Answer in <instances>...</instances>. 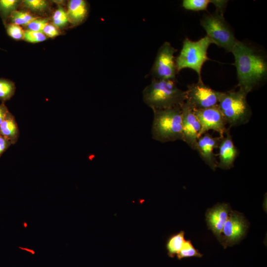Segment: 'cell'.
Returning a JSON list of instances; mask_svg holds the SVG:
<instances>
[{
    "label": "cell",
    "instance_id": "obj_1",
    "mask_svg": "<svg viewBox=\"0 0 267 267\" xmlns=\"http://www.w3.org/2000/svg\"><path fill=\"white\" fill-rule=\"evenodd\" d=\"M231 52L234 57L239 89L248 93L266 80L267 57L261 50L237 40Z\"/></svg>",
    "mask_w": 267,
    "mask_h": 267
},
{
    "label": "cell",
    "instance_id": "obj_2",
    "mask_svg": "<svg viewBox=\"0 0 267 267\" xmlns=\"http://www.w3.org/2000/svg\"><path fill=\"white\" fill-rule=\"evenodd\" d=\"M142 96L152 109H162L181 107L186 100V91L178 87L176 80L153 79L143 89Z\"/></svg>",
    "mask_w": 267,
    "mask_h": 267
},
{
    "label": "cell",
    "instance_id": "obj_3",
    "mask_svg": "<svg viewBox=\"0 0 267 267\" xmlns=\"http://www.w3.org/2000/svg\"><path fill=\"white\" fill-rule=\"evenodd\" d=\"M152 110L153 120L151 134L153 139L162 143L182 140L181 107Z\"/></svg>",
    "mask_w": 267,
    "mask_h": 267
},
{
    "label": "cell",
    "instance_id": "obj_4",
    "mask_svg": "<svg viewBox=\"0 0 267 267\" xmlns=\"http://www.w3.org/2000/svg\"><path fill=\"white\" fill-rule=\"evenodd\" d=\"M248 93L242 89L220 92L218 106L230 127L248 123L252 115Z\"/></svg>",
    "mask_w": 267,
    "mask_h": 267
},
{
    "label": "cell",
    "instance_id": "obj_5",
    "mask_svg": "<svg viewBox=\"0 0 267 267\" xmlns=\"http://www.w3.org/2000/svg\"><path fill=\"white\" fill-rule=\"evenodd\" d=\"M212 44L213 42L207 36L196 41L185 38L180 52L176 59L178 73L184 68H189L197 73L198 82H203L202 68L204 63L209 60L207 51Z\"/></svg>",
    "mask_w": 267,
    "mask_h": 267
},
{
    "label": "cell",
    "instance_id": "obj_6",
    "mask_svg": "<svg viewBox=\"0 0 267 267\" xmlns=\"http://www.w3.org/2000/svg\"><path fill=\"white\" fill-rule=\"evenodd\" d=\"M200 24L213 44L231 52L237 40L222 12L216 11L214 13L205 15Z\"/></svg>",
    "mask_w": 267,
    "mask_h": 267
},
{
    "label": "cell",
    "instance_id": "obj_7",
    "mask_svg": "<svg viewBox=\"0 0 267 267\" xmlns=\"http://www.w3.org/2000/svg\"><path fill=\"white\" fill-rule=\"evenodd\" d=\"M177 51L167 42L160 46L151 69L153 79L176 80L178 72L174 54Z\"/></svg>",
    "mask_w": 267,
    "mask_h": 267
},
{
    "label": "cell",
    "instance_id": "obj_8",
    "mask_svg": "<svg viewBox=\"0 0 267 267\" xmlns=\"http://www.w3.org/2000/svg\"><path fill=\"white\" fill-rule=\"evenodd\" d=\"M249 222L243 215L231 210L219 241L224 249L238 244L245 236Z\"/></svg>",
    "mask_w": 267,
    "mask_h": 267
},
{
    "label": "cell",
    "instance_id": "obj_9",
    "mask_svg": "<svg viewBox=\"0 0 267 267\" xmlns=\"http://www.w3.org/2000/svg\"><path fill=\"white\" fill-rule=\"evenodd\" d=\"M186 100L193 109H202L218 105L220 92L198 82L187 86Z\"/></svg>",
    "mask_w": 267,
    "mask_h": 267
},
{
    "label": "cell",
    "instance_id": "obj_10",
    "mask_svg": "<svg viewBox=\"0 0 267 267\" xmlns=\"http://www.w3.org/2000/svg\"><path fill=\"white\" fill-rule=\"evenodd\" d=\"M193 111L201 125L198 138L209 130L217 132L220 136L223 137L230 130L229 128L226 127L227 123L218 105Z\"/></svg>",
    "mask_w": 267,
    "mask_h": 267
},
{
    "label": "cell",
    "instance_id": "obj_11",
    "mask_svg": "<svg viewBox=\"0 0 267 267\" xmlns=\"http://www.w3.org/2000/svg\"><path fill=\"white\" fill-rule=\"evenodd\" d=\"M182 123V140L196 150L201 125L193 108L186 102L181 106Z\"/></svg>",
    "mask_w": 267,
    "mask_h": 267
},
{
    "label": "cell",
    "instance_id": "obj_12",
    "mask_svg": "<svg viewBox=\"0 0 267 267\" xmlns=\"http://www.w3.org/2000/svg\"><path fill=\"white\" fill-rule=\"evenodd\" d=\"M222 137H214L207 133L197 139L196 150L202 160L213 171L217 168L218 163L214 150L218 148Z\"/></svg>",
    "mask_w": 267,
    "mask_h": 267
},
{
    "label": "cell",
    "instance_id": "obj_13",
    "mask_svg": "<svg viewBox=\"0 0 267 267\" xmlns=\"http://www.w3.org/2000/svg\"><path fill=\"white\" fill-rule=\"evenodd\" d=\"M231 210L228 204L220 203L208 209L206 213V221L208 227L218 240H220L223 226Z\"/></svg>",
    "mask_w": 267,
    "mask_h": 267
},
{
    "label": "cell",
    "instance_id": "obj_14",
    "mask_svg": "<svg viewBox=\"0 0 267 267\" xmlns=\"http://www.w3.org/2000/svg\"><path fill=\"white\" fill-rule=\"evenodd\" d=\"M218 148L219 160L217 163V168L229 170L233 167L238 151L233 141L230 130L222 138Z\"/></svg>",
    "mask_w": 267,
    "mask_h": 267
},
{
    "label": "cell",
    "instance_id": "obj_15",
    "mask_svg": "<svg viewBox=\"0 0 267 267\" xmlns=\"http://www.w3.org/2000/svg\"><path fill=\"white\" fill-rule=\"evenodd\" d=\"M68 17L73 23L82 22L87 13L86 2L83 0H71L68 5Z\"/></svg>",
    "mask_w": 267,
    "mask_h": 267
},
{
    "label": "cell",
    "instance_id": "obj_16",
    "mask_svg": "<svg viewBox=\"0 0 267 267\" xmlns=\"http://www.w3.org/2000/svg\"><path fill=\"white\" fill-rule=\"evenodd\" d=\"M18 134V127L14 118L8 112L0 125V134L10 142H13L17 138Z\"/></svg>",
    "mask_w": 267,
    "mask_h": 267
},
{
    "label": "cell",
    "instance_id": "obj_17",
    "mask_svg": "<svg viewBox=\"0 0 267 267\" xmlns=\"http://www.w3.org/2000/svg\"><path fill=\"white\" fill-rule=\"evenodd\" d=\"M184 232L181 230L171 235L168 238L166 247L170 257H174L180 251L185 241Z\"/></svg>",
    "mask_w": 267,
    "mask_h": 267
},
{
    "label": "cell",
    "instance_id": "obj_18",
    "mask_svg": "<svg viewBox=\"0 0 267 267\" xmlns=\"http://www.w3.org/2000/svg\"><path fill=\"white\" fill-rule=\"evenodd\" d=\"M202 256L203 255L194 247L190 240H185L182 248L177 255L179 260L189 257L201 258Z\"/></svg>",
    "mask_w": 267,
    "mask_h": 267
},
{
    "label": "cell",
    "instance_id": "obj_19",
    "mask_svg": "<svg viewBox=\"0 0 267 267\" xmlns=\"http://www.w3.org/2000/svg\"><path fill=\"white\" fill-rule=\"evenodd\" d=\"M214 0H183L182 7L186 10L201 11L206 10L209 3H213Z\"/></svg>",
    "mask_w": 267,
    "mask_h": 267
},
{
    "label": "cell",
    "instance_id": "obj_20",
    "mask_svg": "<svg viewBox=\"0 0 267 267\" xmlns=\"http://www.w3.org/2000/svg\"><path fill=\"white\" fill-rule=\"evenodd\" d=\"M10 17L13 24L20 25H28L31 22L36 19L29 13L14 10L10 14Z\"/></svg>",
    "mask_w": 267,
    "mask_h": 267
},
{
    "label": "cell",
    "instance_id": "obj_21",
    "mask_svg": "<svg viewBox=\"0 0 267 267\" xmlns=\"http://www.w3.org/2000/svg\"><path fill=\"white\" fill-rule=\"evenodd\" d=\"M18 2L16 0H0V12L6 16L14 10Z\"/></svg>",
    "mask_w": 267,
    "mask_h": 267
},
{
    "label": "cell",
    "instance_id": "obj_22",
    "mask_svg": "<svg viewBox=\"0 0 267 267\" xmlns=\"http://www.w3.org/2000/svg\"><path fill=\"white\" fill-rule=\"evenodd\" d=\"M13 90V86L10 82L0 80V99H7L12 94Z\"/></svg>",
    "mask_w": 267,
    "mask_h": 267
},
{
    "label": "cell",
    "instance_id": "obj_23",
    "mask_svg": "<svg viewBox=\"0 0 267 267\" xmlns=\"http://www.w3.org/2000/svg\"><path fill=\"white\" fill-rule=\"evenodd\" d=\"M68 21L67 13L65 10L59 8L54 12L53 16V22L55 26L61 27L65 25Z\"/></svg>",
    "mask_w": 267,
    "mask_h": 267
},
{
    "label": "cell",
    "instance_id": "obj_24",
    "mask_svg": "<svg viewBox=\"0 0 267 267\" xmlns=\"http://www.w3.org/2000/svg\"><path fill=\"white\" fill-rule=\"evenodd\" d=\"M24 38L26 41L31 43L41 42L46 39V37L43 32L30 30L24 32Z\"/></svg>",
    "mask_w": 267,
    "mask_h": 267
},
{
    "label": "cell",
    "instance_id": "obj_25",
    "mask_svg": "<svg viewBox=\"0 0 267 267\" xmlns=\"http://www.w3.org/2000/svg\"><path fill=\"white\" fill-rule=\"evenodd\" d=\"M7 32L9 36L15 40H20L24 38V32L18 25L12 23L7 27Z\"/></svg>",
    "mask_w": 267,
    "mask_h": 267
},
{
    "label": "cell",
    "instance_id": "obj_26",
    "mask_svg": "<svg viewBox=\"0 0 267 267\" xmlns=\"http://www.w3.org/2000/svg\"><path fill=\"white\" fill-rule=\"evenodd\" d=\"M25 6L33 10H42L47 6L45 1L43 0H26L23 1Z\"/></svg>",
    "mask_w": 267,
    "mask_h": 267
},
{
    "label": "cell",
    "instance_id": "obj_27",
    "mask_svg": "<svg viewBox=\"0 0 267 267\" xmlns=\"http://www.w3.org/2000/svg\"><path fill=\"white\" fill-rule=\"evenodd\" d=\"M47 24V20L46 19H36L31 22L27 26L30 30L43 32L44 27Z\"/></svg>",
    "mask_w": 267,
    "mask_h": 267
},
{
    "label": "cell",
    "instance_id": "obj_28",
    "mask_svg": "<svg viewBox=\"0 0 267 267\" xmlns=\"http://www.w3.org/2000/svg\"><path fill=\"white\" fill-rule=\"evenodd\" d=\"M43 32L49 37H54L59 34L56 27L51 24H47L44 28Z\"/></svg>",
    "mask_w": 267,
    "mask_h": 267
},
{
    "label": "cell",
    "instance_id": "obj_29",
    "mask_svg": "<svg viewBox=\"0 0 267 267\" xmlns=\"http://www.w3.org/2000/svg\"><path fill=\"white\" fill-rule=\"evenodd\" d=\"M10 143L8 139L0 134V156L7 148Z\"/></svg>",
    "mask_w": 267,
    "mask_h": 267
},
{
    "label": "cell",
    "instance_id": "obj_30",
    "mask_svg": "<svg viewBox=\"0 0 267 267\" xmlns=\"http://www.w3.org/2000/svg\"><path fill=\"white\" fill-rule=\"evenodd\" d=\"M8 112L5 107L2 105H0V125L4 119Z\"/></svg>",
    "mask_w": 267,
    "mask_h": 267
}]
</instances>
